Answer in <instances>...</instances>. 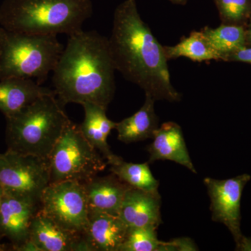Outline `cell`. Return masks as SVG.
I'll list each match as a JSON object with an SVG mask.
<instances>
[{
	"instance_id": "1",
	"label": "cell",
	"mask_w": 251,
	"mask_h": 251,
	"mask_svg": "<svg viewBox=\"0 0 251 251\" xmlns=\"http://www.w3.org/2000/svg\"><path fill=\"white\" fill-rule=\"evenodd\" d=\"M109 48L115 69L156 100L178 102L168 59L148 24L138 12L136 0H125L114 13Z\"/></svg>"
},
{
	"instance_id": "2",
	"label": "cell",
	"mask_w": 251,
	"mask_h": 251,
	"mask_svg": "<svg viewBox=\"0 0 251 251\" xmlns=\"http://www.w3.org/2000/svg\"><path fill=\"white\" fill-rule=\"evenodd\" d=\"M115 71L108 38L82 30L69 36L52 71L53 90L64 106L92 103L107 108L115 96Z\"/></svg>"
},
{
	"instance_id": "3",
	"label": "cell",
	"mask_w": 251,
	"mask_h": 251,
	"mask_svg": "<svg viewBox=\"0 0 251 251\" xmlns=\"http://www.w3.org/2000/svg\"><path fill=\"white\" fill-rule=\"evenodd\" d=\"M92 14V0H4L0 27L25 34L71 36L83 30Z\"/></svg>"
},
{
	"instance_id": "4",
	"label": "cell",
	"mask_w": 251,
	"mask_h": 251,
	"mask_svg": "<svg viewBox=\"0 0 251 251\" xmlns=\"http://www.w3.org/2000/svg\"><path fill=\"white\" fill-rule=\"evenodd\" d=\"M55 94L44 96L21 111L6 117L7 150L49 158L54 145L71 123Z\"/></svg>"
},
{
	"instance_id": "5",
	"label": "cell",
	"mask_w": 251,
	"mask_h": 251,
	"mask_svg": "<svg viewBox=\"0 0 251 251\" xmlns=\"http://www.w3.org/2000/svg\"><path fill=\"white\" fill-rule=\"evenodd\" d=\"M57 36L25 34L0 27V80L31 79L42 85L64 50Z\"/></svg>"
},
{
	"instance_id": "6",
	"label": "cell",
	"mask_w": 251,
	"mask_h": 251,
	"mask_svg": "<svg viewBox=\"0 0 251 251\" xmlns=\"http://www.w3.org/2000/svg\"><path fill=\"white\" fill-rule=\"evenodd\" d=\"M50 184L66 181L84 183L106 168L108 163L71 122L49 157Z\"/></svg>"
},
{
	"instance_id": "7",
	"label": "cell",
	"mask_w": 251,
	"mask_h": 251,
	"mask_svg": "<svg viewBox=\"0 0 251 251\" xmlns=\"http://www.w3.org/2000/svg\"><path fill=\"white\" fill-rule=\"evenodd\" d=\"M50 184L49 158L9 150L0 153V186L4 194L41 204Z\"/></svg>"
},
{
	"instance_id": "8",
	"label": "cell",
	"mask_w": 251,
	"mask_h": 251,
	"mask_svg": "<svg viewBox=\"0 0 251 251\" xmlns=\"http://www.w3.org/2000/svg\"><path fill=\"white\" fill-rule=\"evenodd\" d=\"M40 209L59 226L82 235L89 216L83 183L66 181L50 184L41 196Z\"/></svg>"
},
{
	"instance_id": "9",
	"label": "cell",
	"mask_w": 251,
	"mask_h": 251,
	"mask_svg": "<svg viewBox=\"0 0 251 251\" xmlns=\"http://www.w3.org/2000/svg\"><path fill=\"white\" fill-rule=\"evenodd\" d=\"M251 179V175L243 174L224 180L204 179L211 200V219L228 228L239 251H251V239L244 237L241 231L243 190Z\"/></svg>"
},
{
	"instance_id": "10",
	"label": "cell",
	"mask_w": 251,
	"mask_h": 251,
	"mask_svg": "<svg viewBox=\"0 0 251 251\" xmlns=\"http://www.w3.org/2000/svg\"><path fill=\"white\" fill-rule=\"evenodd\" d=\"M39 209L37 203L4 194L0 208V237L7 238L14 250L29 242L31 221Z\"/></svg>"
},
{
	"instance_id": "11",
	"label": "cell",
	"mask_w": 251,
	"mask_h": 251,
	"mask_svg": "<svg viewBox=\"0 0 251 251\" xmlns=\"http://www.w3.org/2000/svg\"><path fill=\"white\" fill-rule=\"evenodd\" d=\"M29 242L36 251H87L82 234L59 226L40 209L31 221Z\"/></svg>"
},
{
	"instance_id": "12",
	"label": "cell",
	"mask_w": 251,
	"mask_h": 251,
	"mask_svg": "<svg viewBox=\"0 0 251 251\" xmlns=\"http://www.w3.org/2000/svg\"><path fill=\"white\" fill-rule=\"evenodd\" d=\"M126 225L119 216L89 211L82 239L87 251H119L126 234Z\"/></svg>"
},
{
	"instance_id": "13",
	"label": "cell",
	"mask_w": 251,
	"mask_h": 251,
	"mask_svg": "<svg viewBox=\"0 0 251 251\" xmlns=\"http://www.w3.org/2000/svg\"><path fill=\"white\" fill-rule=\"evenodd\" d=\"M161 205L158 191L130 187L124 197L119 216L128 227L151 226L158 228L162 222Z\"/></svg>"
},
{
	"instance_id": "14",
	"label": "cell",
	"mask_w": 251,
	"mask_h": 251,
	"mask_svg": "<svg viewBox=\"0 0 251 251\" xmlns=\"http://www.w3.org/2000/svg\"><path fill=\"white\" fill-rule=\"evenodd\" d=\"M152 138V143L147 148L150 153L149 163L168 160L186 167L193 173H197L179 125L173 122H165L155 130Z\"/></svg>"
},
{
	"instance_id": "15",
	"label": "cell",
	"mask_w": 251,
	"mask_h": 251,
	"mask_svg": "<svg viewBox=\"0 0 251 251\" xmlns=\"http://www.w3.org/2000/svg\"><path fill=\"white\" fill-rule=\"evenodd\" d=\"M89 211L119 216L122 201L130 187L114 174L96 176L83 183Z\"/></svg>"
},
{
	"instance_id": "16",
	"label": "cell",
	"mask_w": 251,
	"mask_h": 251,
	"mask_svg": "<svg viewBox=\"0 0 251 251\" xmlns=\"http://www.w3.org/2000/svg\"><path fill=\"white\" fill-rule=\"evenodd\" d=\"M55 94L31 79L9 78L0 80V111L9 117L44 96ZM56 95V94H55Z\"/></svg>"
},
{
	"instance_id": "17",
	"label": "cell",
	"mask_w": 251,
	"mask_h": 251,
	"mask_svg": "<svg viewBox=\"0 0 251 251\" xmlns=\"http://www.w3.org/2000/svg\"><path fill=\"white\" fill-rule=\"evenodd\" d=\"M85 117L79 125L81 133L85 139L98 150L108 163H112L119 156L112 152L108 144V137L112 130L115 129L116 122L107 117V108L92 103L82 104Z\"/></svg>"
},
{
	"instance_id": "18",
	"label": "cell",
	"mask_w": 251,
	"mask_h": 251,
	"mask_svg": "<svg viewBox=\"0 0 251 251\" xmlns=\"http://www.w3.org/2000/svg\"><path fill=\"white\" fill-rule=\"evenodd\" d=\"M155 101L151 96L145 94V103L141 108L131 116L117 122L115 129L119 140L128 144L153 138L155 130L159 127L154 110Z\"/></svg>"
},
{
	"instance_id": "19",
	"label": "cell",
	"mask_w": 251,
	"mask_h": 251,
	"mask_svg": "<svg viewBox=\"0 0 251 251\" xmlns=\"http://www.w3.org/2000/svg\"><path fill=\"white\" fill-rule=\"evenodd\" d=\"M201 31L224 62L230 54L247 47L246 26L222 24L217 28L205 27Z\"/></svg>"
},
{
	"instance_id": "20",
	"label": "cell",
	"mask_w": 251,
	"mask_h": 251,
	"mask_svg": "<svg viewBox=\"0 0 251 251\" xmlns=\"http://www.w3.org/2000/svg\"><path fill=\"white\" fill-rule=\"evenodd\" d=\"M167 59L184 57L194 62L221 60L219 54L211 47L202 31H192L179 44L173 46H163Z\"/></svg>"
},
{
	"instance_id": "21",
	"label": "cell",
	"mask_w": 251,
	"mask_h": 251,
	"mask_svg": "<svg viewBox=\"0 0 251 251\" xmlns=\"http://www.w3.org/2000/svg\"><path fill=\"white\" fill-rule=\"evenodd\" d=\"M109 165L112 174L130 187L150 192L158 191L159 182L153 176L149 163H127L118 156Z\"/></svg>"
},
{
	"instance_id": "22",
	"label": "cell",
	"mask_w": 251,
	"mask_h": 251,
	"mask_svg": "<svg viewBox=\"0 0 251 251\" xmlns=\"http://www.w3.org/2000/svg\"><path fill=\"white\" fill-rule=\"evenodd\" d=\"M156 227H130L119 251H173L169 242L157 237Z\"/></svg>"
},
{
	"instance_id": "23",
	"label": "cell",
	"mask_w": 251,
	"mask_h": 251,
	"mask_svg": "<svg viewBox=\"0 0 251 251\" xmlns=\"http://www.w3.org/2000/svg\"><path fill=\"white\" fill-rule=\"evenodd\" d=\"M223 24L247 26L251 18V0H214Z\"/></svg>"
},
{
	"instance_id": "24",
	"label": "cell",
	"mask_w": 251,
	"mask_h": 251,
	"mask_svg": "<svg viewBox=\"0 0 251 251\" xmlns=\"http://www.w3.org/2000/svg\"><path fill=\"white\" fill-rule=\"evenodd\" d=\"M173 251H198L196 244L189 238H179L169 242Z\"/></svg>"
},
{
	"instance_id": "25",
	"label": "cell",
	"mask_w": 251,
	"mask_h": 251,
	"mask_svg": "<svg viewBox=\"0 0 251 251\" xmlns=\"http://www.w3.org/2000/svg\"><path fill=\"white\" fill-rule=\"evenodd\" d=\"M226 62H243L251 64V47H245L239 50L229 56Z\"/></svg>"
},
{
	"instance_id": "26",
	"label": "cell",
	"mask_w": 251,
	"mask_h": 251,
	"mask_svg": "<svg viewBox=\"0 0 251 251\" xmlns=\"http://www.w3.org/2000/svg\"><path fill=\"white\" fill-rule=\"evenodd\" d=\"M246 44L247 47H251V18L246 26Z\"/></svg>"
},
{
	"instance_id": "27",
	"label": "cell",
	"mask_w": 251,
	"mask_h": 251,
	"mask_svg": "<svg viewBox=\"0 0 251 251\" xmlns=\"http://www.w3.org/2000/svg\"><path fill=\"white\" fill-rule=\"evenodd\" d=\"M169 1L173 4L184 5L186 4L188 0H169Z\"/></svg>"
},
{
	"instance_id": "28",
	"label": "cell",
	"mask_w": 251,
	"mask_h": 251,
	"mask_svg": "<svg viewBox=\"0 0 251 251\" xmlns=\"http://www.w3.org/2000/svg\"><path fill=\"white\" fill-rule=\"evenodd\" d=\"M4 193L3 188L0 186V208H1V202H2L3 198H4Z\"/></svg>"
},
{
	"instance_id": "29",
	"label": "cell",
	"mask_w": 251,
	"mask_h": 251,
	"mask_svg": "<svg viewBox=\"0 0 251 251\" xmlns=\"http://www.w3.org/2000/svg\"><path fill=\"white\" fill-rule=\"evenodd\" d=\"M6 251V247H5L4 245H2V244H1V242H0V251Z\"/></svg>"
}]
</instances>
